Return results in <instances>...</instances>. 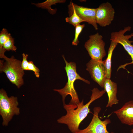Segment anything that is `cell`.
<instances>
[{
    "label": "cell",
    "mask_w": 133,
    "mask_h": 133,
    "mask_svg": "<svg viewBox=\"0 0 133 133\" xmlns=\"http://www.w3.org/2000/svg\"><path fill=\"white\" fill-rule=\"evenodd\" d=\"M14 44V39L11 35L3 45L2 50L0 51V58H3L5 55L4 53L6 51H15L16 50L17 48Z\"/></svg>",
    "instance_id": "cell-15"
},
{
    "label": "cell",
    "mask_w": 133,
    "mask_h": 133,
    "mask_svg": "<svg viewBox=\"0 0 133 133\" xmlns=\"http://www.w3.org/2000/svg\"><path fill=\"white\" fill-rule=\"evenodd\" d=\"M113 112L122 124L133 125V100L127 102L121 108Z\"/></svg>",
    "instance_id": "cell-11"
},
{
    "label": "cell",
    "mask_w": 133,
    "mask_h": 133,
    "mask_svg": "<svg viewBox=\"0 0 133 133\" xmlns=\"http://www.w3.org/2000/svg\"><path fill=\"white\" fill-rule=\"evenodd\" d=\"M117 44V43L111 41L108 50L107 57L105 60L103 61L106 70V77L107 79H110L111 73V58L113 50Z\"/></svg>",
    "instance_id": "cell-13"
},
{
    "label": "cell",
    "mask_w": 133,
    "mask_h": 133,
    "mask_svg": "<svg viewBox=\"0 0 133 133\" xmlns=\"http://www.w3.org/2000/svg\"><path fill=\"white\" fill-rule=\"evenodd\" d=\"M104 90L106 92L108 97V101L106 107H112L114 105L119 103L117 97V85L116 83L112 81L110 79L106 78L103 85Z\"/></svg>",
    "instance_id": "cell-12"
},
{
    "label": "cell",
    "mask_w": 133,
    "mask_h": 133,
    "mask_svg": "<svg viewBox=\"0 0 133 133\" xmlns=\"http://www.w3.org/2000/svg\"><path fill=\"white\" fill-rule=\"evenodd\" d=\"M22 55V60L21 64L22 68L24 70H27L29 64V62L27 60L28 55L23 53Z\"/></svg>",
    "instance_id": "cell-20"
},
{
    "label": "cell",
    "mask_w": 133,
    "mask_h": 133,
    "mask_svg": "<svg viewBox=\"0 0 133 133\" xmlns=\"http://www.w3.org/2000/svg\"><path fill=\"white\" fill-rule=\"evenodd\" d=\"M101 110L99 106L94 107L93 117L89 125L84 129L80 130L76 133H115L110 132L107 129V125L111 123L109 118H107L102 121L99 118V115Z\"/></svg>",
    "instance_id": "cell-6"
},
{
    "label": "cell",
    "mask_w": 133,
    "mask_h": 133,
    "mask_svg": "<svg viewBox=\"0 0 133 133\" xmlns=\"http://www.w3.org/2000/svg\"><path fill=\"white\" fill-rule=\"evenodd\" d=\"M66 1L65 0H47L42 2L37 3H33L32 4L38 7L47 9L50 13L53 15L56 13L57 9L51 8V6L52 5H56L57 3H64Z\"/></svg>",
    "instance_id": "cell-14"
},
{
    "label": "cell",
    "mask_w": 133,
    "mask_h": 133,
    "mask_svg": "<svg viewBox=\"0 0 133 133\" xmlns=\"http://www.w3.org/2000/svg\"><path fill=\"white\" fill-rule=\"evenodd\" d=\"M11 34L7 29L3 28L0 33V51L3 49V45L10 37Z\"/></svg>",
    "instance_id": "cell-17"
},
{
    "label": "cell",
    "mask_w": 133,
    "mask_h": 133,
    "mask_svg": "<svg viewBox=\"0 0 133 133\" xmlns=\"http://www.w3.org/2000/svg\"><path fill=\"white\" fill-rule=\"evenodd\" d=\"M68 13L70 16L66 18V21L72 25L74 27L81 22H84L74 10L69 11Z\"/></svg>",
    "instance_id": "cell-16"
},
{
    "label": "cell",
    "mask_w": 133,
    "mask_h": 133,
    "mask_svg": "<svg viewBox=\"0 0 133 133\" xmlns=\"http://www.w3.org/2000/svg\"><path fill=\"white\" fill-rule=\"evenodd\" d=\"M91 91L90 99L85 105L83 100L77 104H64L66 114L58 119L57 121L59 123L66 125L72 133H76L80 130L79 127L80 123L90 112L89 106L91 104L102 96L105 92L104 90L100 91L97 88H94Z\"/></svg>",
    "instance_id": "cell-1"
},
{
    "label": "cell",
    "mask_w": 133,
    "mask_h": 133,
    "mask_svg": "<svg viewBox=\"0 0 133 133\" xmlns=\"http://www.w3.org/2000/svg\"><path fill=\"white\" fill-rule=\"evenodd\" d=\"M62 57L66 64L65 69L67 74L68 81L63 88L60 89H54V90L58 92L61 95L63 104L65 103V99L66 97L69 95L71 98L69 103L77 104L80 102L74 88L75 81L76 80H79L88 84H90V82L82 78L77 73L76 65L75 62H68L63 55Z\"/></svg>",
    "instance_id": "cell-2"
},
{
    "label": "cell",
    "mask_w": 133,
    "mask_h": 133,
    "mask_svg": "<svg viewBox=\"0 0 133 133\" xmlns=\"http://www.w3.org/2000/svg\"><path fill=\"white\" fill-rule=\"evenodd\" d=\"M68 11L74 10L84 21L92 25L95 29H98L96 21V8H90L78 5L72 1L68 6Z\"/></svg>",
    "instance_id": "cell-10"
},
{
    "label": "cell",
    "mask_w": 133,
    "mask_h": 133,
    "mask_svg": "<svg viewBox=\"0 0 133 133\" xmlns=\"http://www.w3.org/2000/svg\"><path fill=\"white\" fill-rule=\"evenodd\" d=\"M27 70H31L33 71L35 76L39 78L40 76V70L34 64L32 61H29V64Z\"/></svg>",
    "instance_id": "cell-19"
},
{
    "label": "cell",
    "mask_w": 133,
    "mask_h": 133,
    "mask_svg": "<svg viewBox=\"0 0 133 133\" xmlns=\"http://www.w3.org/2000/svg\"><path fill=\"white\" fill-rule=\"evenodd\" d=\"M115 11L111 4L108 2L100 4L96 8V23L102 27L111 24L114 19Z\"/></svg>",
    "instance_id": "cell-9"
},
{
    "label": "cell",
    "mask_w": 133,
    "mask_h": 133,
    "mask_svg": "<svg viewBox=\"0 0 133 133\" xmlns=\"http://www.w3.org/2000/svg\"><path fill=\"white\" fill-rule=\"evenodd\" d=\"M17 97H9L5 91L3 89L0 90V114L2 117L3 126H7L15 115L20 114V109Z\"/></svg>",
    "instance_id": "cell-4"
},
{
    "label": "cell",
    "mask_w": 133,
    "mask_h": 133,
    "mask_svg": "<svg viewBox=\"0 0 133 133\" xmlns=\"http://www.w3.org/2000/svg\"><path fill=\"white\" fill-rule=\"evenodd\" d=\"M85 26L84 24L82 25L80 24L76 25L75 27V36L72 42V44L73 45L77 46L79 43V41L78 40L79 36Z\"/></svg>",
    "instance_id": "cell-18"
},
{
    "label": "cell",
    "mask_w": 133,
    "mask_h": 133,
    "mask_svg": "<svg viewBox=\"0 0 133 133\" xmlns=\"http://www.w3.org/2000/svg\"><path fill=\"white\" fill-rule=\"evenodd\" d=\"M3 58L5 61L0 60V72L5 73L10 82L19 88L24 84V73L21 67L22 62L13 56L9 58L5 55Z\"/></svg>",
    "instance_id": "cell-3"
},
{
    "label": "cell",
    "mask_w": 133,
    "mask_h": 133,
    "mask_svg": "<svg viewBox=\"0 0 133 133\" xmlns=\"http://www.w3.org/2000/svg\"><path fill=\"white\" fill-rule=\"evenodd\" d=\"M86 70L92 79L102 88L106 79V72L103 61L91 59L86 65Z\"/></svg>",
    "instance_id": "cell-8"
},
{
    "label": "cell",
    "mask_w": 133,
    "mask_h": 133,
    "mask_svg": "<svg viewBox=\"0 0 133 133\" xmlns=\"http://www.w3.org/2000/svg\"><path fill=\"white\" fill-rule=\"evenodd\" d=\"M131 133H133V129H132L131 131Z\"/></svg>",
    "instance_id": "cell-21"
},
{
    "label": "cell",
    "mask_w": 133,
    "mask_h": 133,
    "mask_svg": "<svg viewBox=\"0 0 133 133\" xmlns=\"http://www.w3.org/2000/svg\"><path fill=\"white\" fill-rule=\"evenodd\" d=\"M131 29L130 27L127 26L125 27L123 29L120 30L118 32H113L111 33L110 38L111 41L121 45L130 56L132 60V62L130 63H126L121 66L118 69L121 68H124L125 66L127 65L133 64V45L131 44L133 42L129 40L130 38L133 37V33L125 35L126 32L130 31Z\"/></svg>",
    "instance_id": "cell-7"
},
{
    "label": "cell",
    "mask_w": 133,
    "mask_h": 133,
    "mask_svg": "<svg viewBox=\"0 0 133 133\" xmlns=\"http://www.w3.org/2000/svg\"><path fill=\"white\" fill-rule=\"evenodd\" d=\"M105 45L102 36L97 33L89 36V38L85 43L84 47L91 59L102 60L106 55Z\"/></svg>",
    "instance_id": "cell-5"
}]
</instances>
